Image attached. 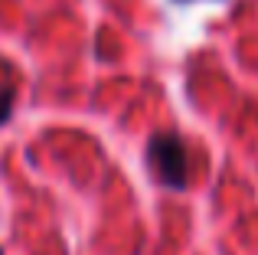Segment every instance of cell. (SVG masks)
<instances>
[{"label": "cell", "instance_id": "obj_1", "mask_svg": "<svg viewBox=\"0 0 258 255\" xmlns=\"http://www.w3.org/2000/svg\"><path fill=\"white\" fill-rule=\"evenodd\" d=\"M147 164L170 190H183L189 180V154L176 131H157L147 141Z\"/></svg>", "mask_w": 258, "mask_h": 255}, {"label": "cell", "instance_id": "obj_2", "mask_svg": "<svg viewBox=\"0 0 258 255\" xmlns=\"http://www.w3.org/2000/svg\"><path fill=\"white\" fill-rule=\"evenodd\" d=\"M180 4H183V0H180Z\"/></svg>", "mask_w": 258, "mask_h": 255}]
</instances>
